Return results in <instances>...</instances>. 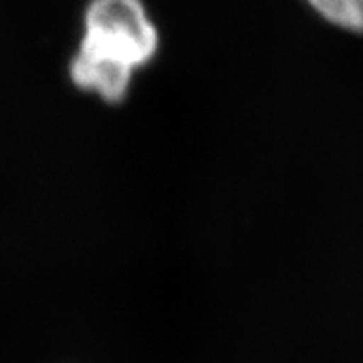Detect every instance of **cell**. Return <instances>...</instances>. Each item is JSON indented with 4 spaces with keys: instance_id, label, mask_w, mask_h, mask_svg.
Segmentation results:
<instances>
[{
    "instance_id": "cell-2",
    "label": "cell",
    "mask_w": 363,
    "mask_h": 363,
    "mask_svg": "<svg viewBox=\"0 0 363 363\" xmlns=\"http://www.w3.org/2000/svg\"><path fill=\"white\" fill-rule=\"evenodd\" d=\"M325 23L363 35V0H305Z\"/></svg>"
},
{
    "instance_id": "cell-1",
    "label": "cell",
    "mask_w": 363,
    "mask_h": 363,
    "mask_svg": "<svg viewBox=\"0 0 363 363\" xmlns=\"http://www.w3.org/2000/svg\"><path fill=\"white\" fill-rule=\"evenodd\" d=\"M156 51L157 30L140 0H93L71 75L83 89L116 101Z\"/></svg>"
}]
</instances>
